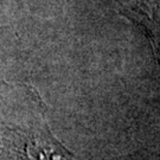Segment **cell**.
<instances>
[{
	"label": "cell",
	"mask_w": 160,
	"mask_h": 160,
	"mask_svg": "<svg viewBox=\"0 0 160 160\" xmlns=\"http://www.w3.org/2000/svg\"><path fill=\"white\" fill-rule=\"evenodd\" d=\"M29 160H71L72 154L52 135L46 125L38 127L25 146Z\"/></svg>",
	"instance_id": "obj_1"
}]
</instances>
